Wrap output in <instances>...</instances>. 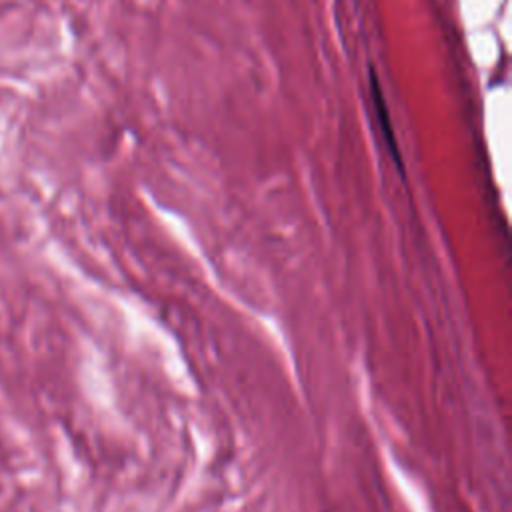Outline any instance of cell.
Masks as SVG:
<instances>
[{"instance_id":"obj_1","label":"cell","mask_w":512,"mask_h":512,"mask_svg":"<svg viewBox=\"0 0 512 512\" xmlns=\"http://www.w3.org/2000/svg\"><path fill=\"white\" fill-rule=\"evenodd\" d=\"M370 90H372V102H374V108H376V118L380 122V130H382V134L386 138V146L390 150V156H392L394 164L398 166V170H402V156H400V150H398V144H396V138H394V132H392L386 98H384V92H382L380 82H378L374 72L370 74Z\"/></svg>"}]
</instances>
